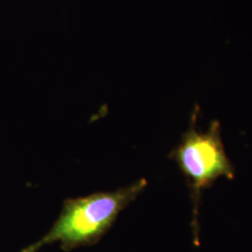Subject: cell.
I'll use <instances>...</instances> for the list:
<instances>
[{"label": "cell", "instance_id": "obj_1", "mask_svg": "<svg viewBox=\"0 0 252 252\" xmlns=\"http://www.w3.org/2000/svg\"><path fill=\"white\" fill-rule=\"evenodd\" d=\"M147 185V180L141 179L114 191H99L66 199L51 230L24 252H36L54 242H59L65 251L96 243L113 225L119 214L135 201Z\"/></svg>", "mask_w": 252, "mask_h": 252}, {"label": "cell", "instance_id": "obj_2", "mask_svg": "<svg viewBox=\"0 0 252 252\" xmlns=\"http://www.w3.org/2000/svg\"><path fill=\"white\" fill-rule=\"evenodd\" d=\"M173 159L190 182L194 220L201 192L219 178H234V169L226 155L220 135V126L213 122L207 132L190 127L172 154Z\"/></svg>", "mask_w": 252, "mask_h": 252}]
</instances>
